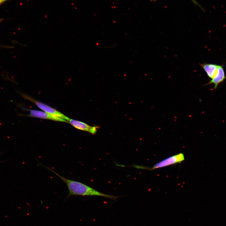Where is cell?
<instances>
[{
	"instance_id": "obj_7",
	"label": "cell",
	"mask_w": 226,
	"mask_h": 226,
	"mask_svg": "<svg viewBox=\"0 0 226 226\" xmlns=\"http://www.w3.org/2000/svg\"><path fill=\"white\" fill-rule=\"evenodd\" d=\"M200 65L210 78H213L217 73L218 65L207 63L201 64Z\"/></svg>"
},
{
	"instance_id": "obj_9",
	"label": "cell",
	"mask_w": 226,
	"mask_h": 226,
	"mask_svg": "<svg viewBox=\"0 0 226 226\" xmlns=\"http://www.w3.org/2000/svg\"><path fill=\"white\" fill-rule=\"evenodd\" d=\"M3 19H0V22H1L2 20H3Z\"/></svg>"
},
{
	"instance_id": "obj_8",
	"label": "cell",
	"mask_w": 226,
	"mask_h": 226,
	"mask_svg": "<svg viewBox=\"0 0 226 226\" xmlns=\"http://www.w3.org/2000/svg\"><path fill=\"white\" fill-rule=\"evenodd\" d=\"M7 0H0V5Z\"/></svg>"
},
{
	"instance_id": "obj_2",
	"label": "cell",
	"mask_w": 226,
	"mask_h": 226,
	"mask_svg": "<svg viewBox=\"0 0 226 226\" xmlns=\"http://www.w3.org/2000/svg\"><path fill=\"white\" fill-rule=\"evenodd\" d=\"M21 95L24 99L34 103L39 108L44 112L52 116L64 119L67 121L70 120L69 118L51 107L40 102L37 101L25 94H21Z\"/></svg>"
},
{
	"instance_id": "obj_5",
	"label": "cell",
	"mask_w": 226,
	"mask_h": 226,
	"mask_svg": "<svg viewBox=\"0 0 226 226\" xmlns=\"http://www.w3.org/2000/svg\"><path fill=\"white\" fill-rule=\"evenodd\" d=\"M68 122L75 128L82 131L88 132L93 135L96 134L97 129L99 128L98 126H92L84 122L74 119H70Z\"/></svg>"
},
{
	"instance_id": "obj_10",
	"label": "cell",
	"mask_w": 226,
	"mask_h": 226,
	"mask_svg": "<svg viewBox=\"0 0 226 226\" xmlns=\"http://www.w3.org/2000/svg\"></svg>"
},
{
	"instance_id": "obj_3",
	"label": "cell",
	"mask_w": 226,
	"mask_h": 226,
	"mask_svg": "<svg viewBox=\"0 0 226 226\" xmlns=\"http://www.w3.org/2000/svg\"><path fill=\"white\" fill-rule=\"evenodd\" d=\"M185 160V157L182 153L170 156L160 161L150 168V170L164 168L177 163H180Z\"/></svg>"
},
{
	"instance_id": "obj_4",
	"label": "cell",
	"mask_w": 226,
	"mask_h": 226,
	"mask_svg": "<svg viewBox=\"0 0 226 226\" xmlns=\"http://www.w3.org/2000/svg\"><path fill=\"white\" fill-rule=\"evenodd\" d=\"M22 109L24 110H28L30 111V114L28 115V116L49 119L56 121L65 122H67V121L64 119L50 115L45 112L36 110L29 109L24 107H23Z\"/></svg>"
},
{
	"instance_id": "obj_6",
	"label": "cell",
	"mask_w": 226,
	"mask_h": 226,
	"mask_svg": "<svg viewBox=\"0 0 226 226\" xmlns=\"http://www.w3.org/2000/svg\"><path fill=\"white\" fill-rule=\"evenodd\" d=\"M226 78L222 66H218V72L215 76L207 84H214V89H216L218 85L223 82Z\"/></svg>"
},
{
	"instance_id": "obj_1",
	"label": "cell",
	"mask_w": 226,
	"mask_h": 226,
	"mask_svg": "<svg viewBox=\"0 0 226 226\" xmlns=\"http://www.w3.org/2000/svg\"><path fill=\"white\" fill-rule=\"evenodd\" d=\"M40 165L48 169L54 173L66 184L69 191L67 198L72 195L94 196L104 197L116 201L117 198L121 197L105 194L100 192L82 183L67 179L61 176L51 168L44 166L41 163H40Z\"/></svg>"
}]
</instances>
